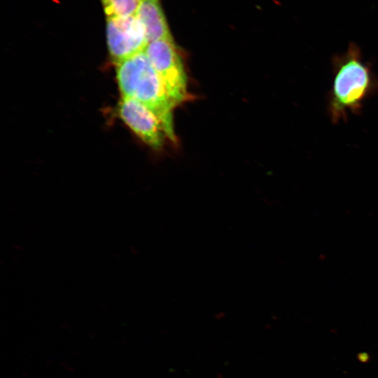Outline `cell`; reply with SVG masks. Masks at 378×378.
I'll list each match as a JSON object with an SVG mask.
<instances>
[{
    "label": "cell",
    "instance_id": "6da1fadb",
    "mask_svg": "<svg viewBox=\"0 0 378 378\" xmlns=\"http://www.w3.org/2000/svg\"><path fill=\"white\" fill-rule=\"evenodd\" d=\"M332 66L327 110L330 120L337 124L346 122L349 114L360 113L365 100L378 92V78L354 44L344 54L335 56Z\"/></svg>",
    "mask_w": 378,
    "mask_h": 378
},
{
    "label": "cell",
    "instance_id": "7a4b0ae2",
    "mask_svg": "<svg viewBox=\"0 0 378 378\" xmlns=\"http://www.w3.org/2000/svg\"><path fill=\"white\" fill-rule=\"evenodd\" d=\"M115 65L122 97L135 99L151 110L161 122L166 136L175 143L173 119L175 106L145 51L137 52Z\"/></svg>",
    "mask_w": 378,
    "mask_h": 378
},
{
    "label": "cell",
    "instance_id": "3957f363",
    "mask_svg": "<svg viewBox=\"0 0 378 378\" xmlns=\"http://www.w3.org/2000/svg\"><path fill=\"white\" fill-rule=\"evenodd\" d=\"M174 106L188 98V80L179 53L172 40L150 42L144 50Z\"/></svg>",
    "mask_w": 378,
    "mask_h": 378
},
{
    "label": "cell",
    "instance_id": "277c9868",
    "mask_svg": "<svg viewBox=\"0 0 378 378\" xmlns=\"http://www.w3.org/2000/svg\"><path fill=\"white\" fill-rule=\"evenodd\" d=\"M106 38L111 59L115 64L144 51L148 43L144 27L136 14L107 17Z\"/></svg>",
    "mask_w": 378,
    "mask_h": 378
},
{
    "label": "cell",
    "instance_id": "5b68a950",
    "mask_svg": "<svg viewBox=\"0 0 378 378\" xmlns=\"http://www.w3.org/2000/svg\"><path fill=\"white\" fill-rule=\"evenodd\" d=\"M118 112L123 122L145 144L154 149L162 148L166 134L158 118L147 106L135 99L121 97Z\"/></svg>",
    "mask_w": 378,
    "mask_h": 378
},
{
    "label": "cell",
    "instance_id": "8992f818",
    "mask_svg": "<svg viewBox=\"0 0 378 378\" xmlns=\"http://www.w3.org/2000/svg\"><path fill=\"white\" fill-rule=\"evenodd\" d=\"M136 15L144 27L148 43L174 41L159 0H139Z\"/></svg>",
    "mask_w": 378,
    "mask_h": 378
},
{
    "label": "cell",
    "instance_id": "52a82bcc",
    "mask_svg": "<svg viewBox=\"0 0 378 378\" xmlns=\"http://www.w3.org/2000/svg\"><path fill=\"white\" fill-rule=\"evenodd\" d=\"M107 17L128 16L136 14L139 0H101Z\"/></svg>",
    "mask_w": 378,
    "mask_h": 378
}]
</instances>
